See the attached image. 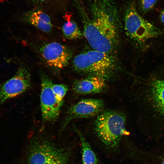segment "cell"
<instances>
[{
	"label": "cell",
	"mask_w": 164,
	"mask_h": 164,
	"mask_svg": "<svg viewBox=\"0 0 164 164\" xmlns=\"http://www.w3.org/2000/svg\"><path fill=\"white\" fill-rule=\"evenodd\" d=\"M159 161V164H164V155L161 156Z\"/></svg>",
	"instance_id": "obj_19"
},
{
	"label": "cell",
	"mask_w": 164,
	"mask_h": 164,
	"mask_svg": "<svg viewBox=\"0 0 164 164\" xmlns=\"http://www.w3.org/2000/svg\"><path fill=\"white\" fill-rule=\"evenodd\" d=\"M103 100L98 99H83L71 106L67 110L61 131L73 119L86 118L98 115L104 110Z\"/></svg>",
	"instance_id": "obj_9"
},
{
	"label": "cell",
	"mask_w": 164,
	"mask_h": 164,
	"mask_svg": "<svg viewBox=\"0 0 164 164\" xmlns=\"http://www.w3.org/2000/svg\"><path fill=\"white\" fill-rule=\"evenodd\" d=\"M39 51L47 64L56 70L67 66L73 55L70 48L55 42L42 45L39 48Z\"/></svg>",
	"instance_id": "obj_8"
},
{
	"label": "cell",
	"mask_w": 164,
	"mask_h": 164,
	"mask_svg": "<svg viewBox=\"0 0 164 164\" xmlns=\"http://www.w3.org/2000/svg\"><path fill=\"white\" fill-rule=\"evenodd\" d=\"M84 23V35L92 49L112 54L118 41V11L110 0H95L91 17L79 6Z\"/></svg>",
	"instance_id": "obj_1"
},
{
	"label": "cell",
	"mask_w": 164,
	"mask_h": 164,
	"mask_svg": "<svg viewBox=\"0 0 164 164\" xmlns=\"http://www.w3.org/2000/svg\"><path fill=\"white\" fill-rule=\"evenodd\" d=\"M106 80L102 77L89 76L88 77L75 80L72 88L76 93L87 94L101 93L106 87Z\"/></svg>",
	"instance_id": "obj_10"
},
{
	"label": "cell",
	"mask_w": 164,
	"mask_h": 164,
	"mask_svg": "<svg viewBox=\"0 0 164 164\" xmlns=\"http://www.w3.org/2000/svg\"><path fill=\"white\" fill-rule=\"evenodd\" d=\"M72 65L77 72L102 77L106 80L112 75L117 68L116 61L112 54L93 49L76 55Z\"/></svg>",
	"instance_id": "obj_4"
},
{
	"label": "cell",
	"mask_w": 164,
	"mask_h": 164,
	"mask_svg": "<svg viewBox=\"0 0 164 164\" xmlns=\"http://www.w3.org/2000/svg\"><path fill=\"white\" fill-rule=\"evenodd\" d=\"M157 1L158 0H139L138 9L142 13H146L154 7Z\"/></svg>",
	"instance_id": "obj_15"
},
{
	"label": "cell",
	"mask_w": 164,
	"mask_h": 164,
	"mask_svg": "<svg viewBox=\"0 0 164 164\" xmlns=\"http://www.w3.org/2000/svg\"><path fill=\"white\" fill-rule=\"evenodd\" d=\"M125 33L133 42L141 45L147 40L159 35V29L143 18L137 12L135 1L127 5L124 13Z\"/></svg>",
	"instance_id": "obj_5"
},
{
	"label": "cell",
	"mask_w": 164,
	"mask_h": 164,
	"mask_svg": "<svg viewBox=\"0 0 164 164\" xmlns=\"http://www.w3.org/2000/svg\"><path fill=\"white\" fill-rule=\"evenodd\" d=\"M66 16L67 21L62 26V31L64 36L69 39L81 38L83 34L76 23L71 19L70 15Z\"/></svg>",
	"instance_id": "obj_13"
},
{
	"label": "cell",
	"mask_w": 164,
	"mask_h": 164,
	"mask_svg": "<svg viewBox=\"0 0 164 164\" xmlns=\"http://www.w3.org/2000/svg\"><path fill=\"white\" fill-rule=\"evenodd\" d=\"M22 21L31 24L46 32L51 30L53 25L50 17L38 9L26 12L21 17Z\"/></svg>",
	"instance_id": "obj_11"
},
{
	"label": "cell",
	"mask_w": 164,
	"mask_h": 164,
	"mask_svg": "<svg viewBox=\"0 0 164 164\" xmlns=\"http://www.w3.org/2000/svg\"><path fill=\"white\" fill-rule=\"evenodd\" d=\"M152 92L156 104L164 113V81L156 80L153 81L152 84Z\"/></svg>",
	"instance_id": "obj_14"
},
{
	"label": "cell",
	"mask_w": 164,
	"mask_h": 164,
	"mask_svg": "<svg viewBox=\"0 0 164 164\" xmlns=\"http://www.w3.org/2000/svg\"><path fill=\"white\" fill-rule=\"evenodd\" d=\"M73 151L68 145L43 134L30 139L26 147V164H73Z\"/></svg>",
	"instance_id": "obj_2"
},
{
	"label": "cell",
	"mask_w": 164,
	"mask_h": 164,
	"mask_svg": "<svg viewBox=\"0 0 164 164\" xmlns=\"http://www.w3.org/2000/svg\"><path fill=\"white\" fill-rule=\"evenodd\" d=\"M52 88L58 99L63 101V98L68 90L67 86L64 84H53Z\"/></svg>",
	"instance_id": "obj_16"
},
{
	"label": "cell",
	"mask_w": 164,
	"mask_h": 164,
	"mask_svg": "<svg viewBox=\"0 0 164 164\" xmlns=\"http://www.w3.org/2000/svg\"><path fill=\"white\" fill-rule=\"evenodd\" d=\"M126 117L123 113L112 110L103 111L97 116L94 123L96 135L107 149L114 151L118 148L126 134Z\"/></svg>",
	"instance_id": "obj_3"
},
{
	"label": "cell",
	"mask_w": 164,
	"mask_h": 164,
	"mask_svg": "<svg viewBox=\"0 0 164 164\" xmlns=\"http://www.w3.org/2000/svg\"><path fill=\"white\" fill-rule=\"evenodd\" d=\"M160 19L162 22L164 23V9L160 13Z\"/></svg>",
	"instance_id": "obj_18"
},
{
	"label": "cell",
	"mask_w": 164,
	"mask_h": 164,
	"mask_svg": "<svg viewBox=\"0 0 164 164\" xmlns=\"http://www.w3.org/2000/svg\"><path fill=\"white\" fill-rule=\"evenodd\" d=\"M40 107L43 120L45 122L56 120L63 101L59 100L52 88L53 84L50 78L43 73L41 76Z\"/></svg>",
	"instance_id": "obj_6"
},
{
	"label": "cell",
	"mask_w": 164,
	"mask_h": 164,
	"mask_svg": "<svg viewBox=\"0 0 164 164\" xmlns=\"http://www.w3.org/2000/svg\"><path fill=\"white\" fill-rule=\"evenodd\" d=\"M74 130L79 136L81 144L83 164H99L97 157L91 145L80 132Z\"/></svg>",
	"instance_id": "obj_12"
},
{
	"label": "cell",
	"mask_w": 164,
	"mask_h": 164,
	"mask_svg": "<svg viewBox=\"0 0 164 164\" xmlns=\"http://www.w3.org/2000/svg\"><path fill=\"white\" fill-rule=\"evenodd\" d=\"M30 86V75L27 68L21 65L15 75L0 86V104L28 90Z\"/></svg>",
	"instance_id": "obj_7"
},
{
	"label": "cell",
	"mask_w": 164,
	"mask_h": 164,
	"mask_svg": "<svg viewBox=\"0 0 164 164\" xmlns=\"http://www.w3.org/2000/svg\"><path fill=\"white\" fill-rule=\"evenodd\" d=\"M33 2L37 4H41L42 3L47 2L54 0H31Z\"/></svg>",
	"instance_id": "obj_17"
}]
</instances>
